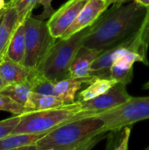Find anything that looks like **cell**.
I'll return each instance as SVG.
<instances>
[{
    "label": "cell",
    "instance_id": "6da1fadb",
    "mask_svg": "<svg viewBox=\"0 0 149 150\" xmlns=\"http://www.w3.org/2000/svg\"><path fill=\"white\" fill-rule=\"evenodd\" d=\"M148 8L135 0L126 4H113L91 25L83 45L105 51L136 37L146 18Z\"/></svg>",
    "mask_w": 149,
    "mask_h": 150
},
{
    "label": "cell",
    "instance_id": "7a4b0ae2",
    "mask_svg": "<svg viewBox=\"0 0 149 150\" xmlns=\"http://www.w3.org/2000/svg\"><path fill=\"white\" fill-rule=\"evenodd\" d=\"M105 122L97 116H88L65 123L40 138L32 149L89 150L107 137Z\"/></svg>",
    "mask_w": 149,
    "mask_h": 150
},
{
    "label": "cell",
    "instance_id": "3957f363",
    "mask_svg": "<svg viewBox=\"0 0 149 150\" xmlns=\"http://www.w3.org/2000/svg\"><path fill=\"white\" fill-rule=\"evenodd\" d=\"M96 115L95 112L83 109L80 102L64 105L60 107L25 112L12 134H36L50 132L54 128L79 119Z\"/></svg>",
    "mask_w": 149,
    "mask_h": 150
},
{
    "label": "cell",
    "instance_id": "277c9868",
    "mask_svg": "<svg viewBox=\"0 0 149 150\" xmlns=\"http://www.w3.org/2000/svg\"><path fill=\"white\" fill-rule=\"evenodd\" d=\"M91 25L67 39H58L37 69L54 83L69 77V67L79 48L83 45Z\"/></svg>",
    "mask_w": 149,
    "mask_h": 150
},
{
    "label": "cell",
    "instance_id": "5b68a950",
    "mask_svg": "<svg viewBox=\"0 0 149 150\" xmlns=\"http://www.w3.org/2000/svg\"><path fill=\"white\" fill-rule=\"evenodd\" d=\"M25 33V54L24 65L37 69L58 39L48 28L47 21L29 16L24 22Z\"/></svg>",
    "mask_w": 149,
    "mask_h": 150
},
{
    "label": "cell",
    "instance_id": "8992f818",
    "mask_svg": "<svg viewBox=\"0 0 149 150\" xmlns=\"http://www.w3.org/2000/svg\"><path fill=\"white\" fill-rule=\"evenodd\" d=\"M95 116L105 122V132L132 126L149 119V97H131L126 103Z\"/></svg>",
    "mask_w": 149,
    "mask_h": 150
},
{
    "label": "cell",
    "instance_id": "52a82bcc",
    "mask_svg": "<svg viewBox=\"0 0 149 150\" xmlns=\"http://www.w3.org/2000/svg\"><path fill=\"white\" fill-rule=\"evenodd\" d=\"M131 97L126 90V84L119 82L105 93L80 104L83 109L97 114L126 103Z\"/></svg>",
    "mask_w": 149,
    "mask_h": 150
},
{
    "label": "cell",
    "instance_id": "ba28073f",
    "mask_svg": "<svg viewBox=\"0 0 149 150\" xmlns=\"http://www.w3.org/2000/svg\"><path fill=\"white\" fill-rule=\"evenodd\" d=\"M88 0H68L64 3L48 18L47 25L51 34L60 39L73 24Z\"/></svg>",
    "mask_w": 149,
    "mask_h": 150
},
{
    "label": "cell",
    "instance_id": "9c48e42d",
    "mask_svg": "<svg viewBox=\"0 0 149 150\" xmlns=\"http://www.w3.org/2000/svg\"><path fill=\"white\" fill-rule=\"evenodd\" d=\"M136 37L119 46L103 51L92 63L90 69V76L110 78V70L112 65L119 57L132 48L133 40Z\"/></svg>",
    "mask_w": 149,
    "mask_h": 150
},
{
    "label": "cell",
    "instance_id": "30bf717a",
    "mask_svg": "<svg viewBox=\"0 0 149 150\" xmlns=\"http://www.w3.org/2000/svg\"><path fill=\"white\" fill-rule=\"evenodd\" d=\"M107 9L108 6L103 0H88L73 24L67 29L61 38H69L81 30L92 25Z\"/></svg>",
    "mask_w": 149,
    "mask_h": 150
},
{
    "label": "cell",
    "instance_id": "8fae6325",
    "mask_svg": "<svg viewBox=\"0 0 149 150\" xmlns=\"http://www.w3.org/2000/svg\"><path fill=\"white\" fill-rule=\"evenodd\" d=\"M102 52V50H97L83 45L77 51L75 58L71 62L69 67V77H89L90 69L92 63Z\"/></svg>",
    "mask_w": 149,
    "mask_h": 150
},
{
    "label": "cell",
    "instance_id": "7c38bea8",
    "mask_svg": "<svg viewBox=\"0 0 149 150\" xmlns=\"http://www.w3.org/2000/svg\"><path fill=\"white\" fill-rule=\"evenodd\" d=\"M18 25L16 8L7 4L5 12L0 21V62L5 58L9 43Z\"/></svg>",
    "mask_w": 149,
    "mask_h": 150
},
{
    "label": "cell",
    "instance_id": "4fadbf2b",
    "mask_svg": "<svg viewBox=\"0 0 149 150\" xmlns=\"http://www.w3.org/2000/svg\"><path fill=\"white\" fill-rule=\"evenodd\" d=\"M35 69L5 57L0 62V76L6 86L11 83L24 82L29 79Z\"/></svg>",
    "mask_w": 149,
    "mask_h": 150
},
{
    "label": "cell",
    "instance_id": "5bb4252c",
    "mask_svg": "<svg viewBox=\"0 0 149 150\" xmlns=\"http://www.w3.org/2000/svg\"><path fill=\"white\" fill-rule=\"evenodd\" d=\"M95 77L89 76L86 78H74L68 77L63 80L58 81L54 83L55 94L66 105L74 104L76 102V92L81 89L84 83H90Z\"/></svg>",
    "mask_w": 149,
    "mask_h": 150
},
{
    "label": "cell",
    "instance_id": "9a60e30c",
    "mask_svg": "<svg viewBox=\"0 0 149 150\" xmlns=\"http://www.w3.org/2000/svg\"><path fill=\"white\" fill-rule=\"evenodd\" d=\"M49 132L36 134H11L0 139V150L32 149L35 143Z\"/></svg>",
    "mask_w": 149,
    "mask_h": 150
},
{
    "label": "cell",
    "instance_id": "2e32d148",
    "mask_svg": "<svg viewBox=\"0 0 149 150\" xmlns=\"http://www.w3.org/2000/svg\"><path fill=\"white\" fill-rule=\"evenodd\" d=\"M25 54V33L24 23L19 24L16 28L9 43L5 57L16 62L24 63Z\"/></svg>",
    "mask_w": 149,
    "mask_h": 150
},
{
    "label": "cell",
    "instance_id": "e0dca14e",
    "mask_svg": "<svg viewBox=\"0 0 149 150\" xmlns=\"http://www.w3.org/2000/svg\"><path fill=\"white\" fill-rule=\"evenodd\" d=\"M66 105L60 98L53 95H44L32 92L25 105V112L42 111L51 108L60 107Z\"/></svg>",
    "mask_w": 149,
    "mask_h": 150
},
{
    "label": "cell",
    "instance_id": "ac0fdd59",
    "mask_svg": "<svg viewBox=\"0 0 149 150\" xmlns=\"http://www.w3.org/2000/svg\"><path fill=\"white\" fill-rule=\"evenodd\" d=\"M117 83L119 82L112 78L95 77L90 83H88V87L79 93L76 101L83 102L92 99L107 91Z\"/></svg>",
    "mask_w": 149,
    "mask_h": 150
},
{
    "label": "cell",
    "instance_id": "d6986e66",
    "mask_svg": "<svg viewBox=\"0 0 149 150\" xmlns=\"http://www.w3.org/2000/svg\"><path fill=\"white\" fill-rule=\"evenodd\" d=\"M131 135V127L126 126L124 127L111 130L107 133V146L108 150L128 149V143Z\"/></svg>",
    "mask_w": 149,
    "mask_h": 150
},
{
    "label": "cell",
    "instance_id": "ffe728a7",
    "mask_svg": "<svg viewBox=\"0 0 149 150\" xmlns=\"http://www.w3.org/2000/svg\"><path fill=\"white\" fill-rule=\"evenodd\" d=\"M0 92L10 96L19 104L25 105L28 100L30 94L32 91V85L30 82L26 80L24 82L9 84L5 86Z\"/></svg>",
    "mask_w": 149,
    "mask_h": 150
},
{
    "label": "cell",
    "instance_id": "44dd1931",
    "mask_svg": "<svg viewBox=\"0 0 149 150\" xmlns=\"http://www.w3.org/2000/svg\"><path fill=\"white\" fill-rule=\"evenodd\" d=\"M28 81L32 85V91L34 93L56 96L54 90V83L46 77L38 69H35Z\"/></svg>",
    "mask_w": 149,
    "mask_h": 150
},
{
    "label": "cell",
    "instance_id": "7402d4cb",
    "mask_svg": "<svg viewBox=\"0 0 149 150\" xmlns=\"http://www.w3.org/2000/svg\"><path fill=\"white\" fill-rule=\"evenodd\" d=\"M7 4L16 8L19 24H22L32 15V10L38 4V0H7Z\"/></svg>",
    "mask_w": 149,
    "mask_h": 150
},
{
    "label": "cell",
    "instance_id": "603a6c76",
    "mask_svg": "<svg viewBox=\"0 0 149 150\" xmlns=\"http://www.w3.org/2000/svg\"><path fill=\"white\" fill-rule=\"evenodd\" d=\"M0 111L8 112L13 115H22L25 113V107L10 96L0 92Z\"/></svg>",
    "mask_w": 149,
    "mask_h": 150
},
{
    "label": "cell",
    "instance_id": "cb8c5ba5",
    "mask_svg": "<svg viewBox=\"0 0 149 150\" xmlns=\"http://www.w3.org/2000/svg\"><path fill=\"white\" fill-rule=\"evenodd\" d=\"M21 115H14L4 120H0V139L11 134L20 121Z\"/></svg>",
    "mask_w": 149,
    "mask_h": 150
},
{
    "label": "cell",
    "instance_id": "d4e9b609",
    "mask_svg": "<svg viewBox=\"0 0 149 150\" xmlns=\"http://www.w3.org/2000/svg\"><path fill=\"white\" fill-rule=\"evenodd\" d=\"M52 1L53 0H38V4H40L43 7V11L36 17L37 18L45 20L49 18L54 14V10L52 6Z\"/></svg>",
    "mask_w": 149,
    "mask_h": 150
},
{
    "label": "cell",
    "instance_id": "484cf974",
    "mask_svg": "<svg viewBox=\"0 0 149 150\" xmlns=\"http://www.w3.org/2000/svg\"><path fill=\"white\" fill-rule=\"evenodd\" d=\"M140 37L141 40L143 43V45L145 46V47L147 49H148L149 47V8H148V11H147V15H146V18L144 20L143 25L140 31Z\"/></svg>",
    "mask_w": 149,
    "mask_h": 150
},
{
    "label": "cell",
    "instance_id": "4316f807",
    "mask_svg": "<svg viewBox=\"0 0 149 150\" xmlns=\"http://www.w3.org/2000/svg\"><path fill=\"white\" fill-rule=\"evenodd\" d=\"M103 1H105L107 6L109 7L111 4H123L128 2L129 0H103Z\"/></svg>",
    "mask_w": 149,
    "mask_h": 150
},
{
    "label": "cell",
    "instance_id": "83f0119b",
    "mask_svg": "<svg viewBox=\"0 0 149 150\" xmlns=\"http://www.w3.org/2000/svg\"><path fill=\"white\" fill-rule=\"evenodd\" d=\"M137 3H139L140 4L147 7V8H149V0H135Z\"/></svg>",
    "mask_w": 149,
    "mask_h": 150
},
{
    "label": "cell",
    "instance_id": "f1b7e54d",
    "mask_svg": "<svg viewBox=\"0 0 149 150\" xmlns=\"http://www.w3.org/2000/svg\"><path fill=\"white\" fill-rule=\"evenodd\" d=\"M7 7V3L4 0H0V10L5 9Z\"/></svg>",
    "mask_w": 149,
    "mask_h": 150
},
{
    "label": "cell",
    "instance_id": "f546056e",
    "mask_svg": "<svg viewBox=\"0 0 149 150\" xmlns=\"http://www.w3.org/2000/svg\"><path fill=\"white\" fill-rule=\"evenodd\" d=\"M6 86V84H5V83L4 82V80H3V78L1 77V76H0V91L4 88Z\"/></svg>",
    "mask_w": 149,
    "mask_h": 150
},
{
    "label": "cell",
    "instance_id": "4dcf8cb0",
    "mask_svg": "<svg viewBox=\"0 0 149 150\" xmlns=\"http://www.w3.org/2000/svg\"><path fill=\"white\" fill-rule=\"evenodd\" d=\"M5 10H6V8H5V9H3V10H0V21H1V19H2V18H3V16H4V12H5Z\"/></svg>",
    "mask_w": 149,
    "mask_h": 150
},
{
    "label": "cell",
    "instance_id": "1f68e13d",
    "mask_svg": "<svg viewBox=\"0 0 149 150\" xmlns=\"http://www.w3.org/2000/svg\"><path fill=\"white\" fill-rule=\"evenodd\" d=\"M143 89H144V90H149V81L148 83H146L144 84Z\"/></svg>",
    "mask_w": 149,
    "mask_h": 150
},
{
    "label": "cell",
    "instance_id": "d6a6232c",
    "mask_svg": "<svg viewBox=\"0 0 149 150\" xmlns=\"http://www.w3.org/2000/svg\"><path fill=\"white\" fill-rule=\"evenodd\" d=\"M148 149H149V147H148Z\"/></svg>",
    "mask_w": 149,
    "mask_h": 150
}]
</instances>
